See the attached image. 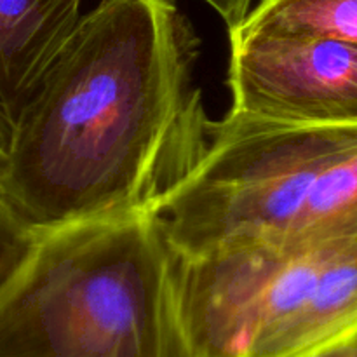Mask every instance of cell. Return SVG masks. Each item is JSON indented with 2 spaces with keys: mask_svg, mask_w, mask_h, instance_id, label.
<instances>
[{
  "mask_svg": "<svg viewBox=\"0 0 357 357\" xmlns=\"http://www.w3.org/2000/svg\"><path fill=\"white\" fill-rule=\"evenodd\" d=\"M176 309L183 357L331 354L357 342V236L176 255Z\"/></svg>",
  "mask_w": 357,
  "mask_h": 357,
  "instance_id": "4",
  "label": "cell"
},
{
  "mask_svg": "<svg viewBox=\"0 0 357 357\" xmlns=\"http://www.w3.org/2000/svg\"><path fill=\"white\" fill-rule=\"evenodd\" d=\"M37 230L21 216L7 195L0 174V286L14 274L33 244Z\"/></svg>",
  "mask_w": 357,
  "mask_h": 357,
  "instance_id": "8",
  "label": "cell"
},
{
  "mask_svg": "<svg viewBox=\"0 0 357 357\" xmlns=\"http://www.w3.org/2000/svg\"><path fill=\"white\" fill-rule=\"evenodd\" d=\"M84 0H0V108L10 129L82 20Z\"/></svg>",
  "mask_w": 357,
  "mask_h": 357,
  "instance_id": "6",
  "label": "cell"
},
{
  "mask_svg": "<svg viewBox=\"0 0 357 357\" xmlns=\"http://www.w3.org/2000/svg\"><path fill=\"white\" fill-rule=\"evenodd\" d=\"M199 38L166 0H100L10 129L7 195L35 230L152 211L199 164Z\"/></svg>",
  "mask_w": 357,
  "mask_h": 357,
  "instance_id": "1",
  "label": "cell"
},
{
  "mask_svg": "<svg viewBox=\"0 0 357 357\" xmlns=\"http://www.w3.org/2000/svg\"><path fill=\"white\" fill-rule=\"evenodd\" d=\"M155 215L178 257L357 236V126L281 124L229 110Z\"/></svg>",
  "mask_w": 357,
  "mask_h": 357,
  "instance_id": "3",
  "label": "cell"
},
{
  "mask_svg": "<svg viewBox=\"0 0 357 357\" xmlns=\"http://www.w3.org/2000/svg\"><path fill=\"white\" fill-rule=\"evenodd\" d=\"M237 28L265 33L321 35L357 44V0H258Z\"/></svg>",
  "mask_w": 357,
  "mask_h": 357,
  "instance_id": "7",
  "label": "cell"
},
{
  "mask_svg": "<svg viewBox=\"0 0 357 357\" xmlns=\"http://www.w3.org/2000/svg\"><path fill=\"white\" fill-rule=\"evenodd\" d=\"M9 149H10V124L9 121H7L3 110L0 108V173H2L7 159H9Z\"/></svg>",
  "mask_w": 357,
  "mask_h": 357,
  "instance_id": "10",
  "label": "cell"
},
{
  "mask_svg": "<svg viewBox=\"0 0 357 357\" xmlns=\"http://www.w3.org/2000/svg\"><path fill=\"white\" fill-rule=\"evenodd\" d=\"M229 110L281 124L357 126V44L229 31Z\"/></svg>",
  "mask_w": 357,
  "mask_h": 357,
  "instance_id": "5",
  "label": "cell"
},
{
  "mask_svg": "<svg viewBox=\"0 0 357 357\" xmlns=\"http://www.w3.org/2000/svg\"><path fill=\"white\" fill-rule=\"evenodd\" d=\"M166 2L174 3L176 6L178 0H166ZM201 2L208 3L225 23L227 30H234V28L241 26L250 16L251 9H253L255 0H201Z\"/></svg>",
  "mask_w": 357,
  "mask_h": 357,
  "instance_id": "9",
  "label": "cell"
},
{
  "mask_svg": "<svg viewBox=\"0 0 357 357\" xmlns=\"http://www.w3.org/2000/svg\"><path fill=\"white\" fill-rule=\"evenodd\" d=\"M0 357H183L176 253L160 216L37 230L0 286Z\"/></svg>",
  "mask_w": 357,
  "mask_h": 357,
  "instance_id": "2",
  "label": "cell"
},
{
  "mask_svg": "<svg viewBox=\"0 0 357 357\" xmlns=\"http://www.w3.org/2000/svg\"><path fill=\"white\" fill-rule=\"evenodd\" d=\"M323 357H357V342L354 344L347 345V347H342L338 351L331 352V354H326Z\"/></svg>",
  "mask_w": 357,
  "mask_h": 357,
  "instance_id": "11",
  "label": "cell"
}]
</instances>
